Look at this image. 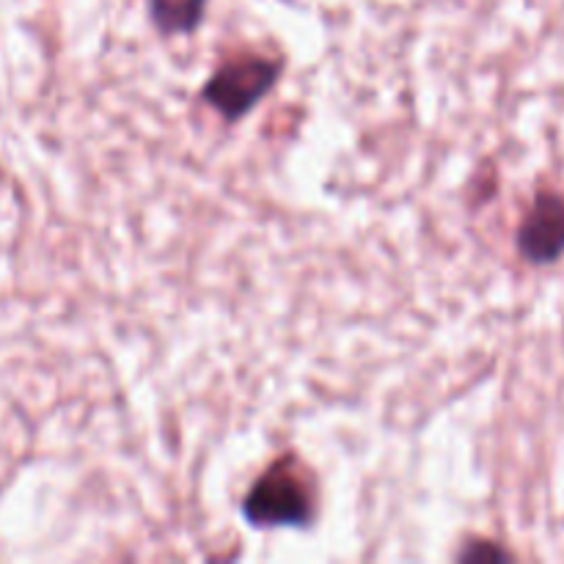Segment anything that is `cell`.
Wrapping results in <instances>:
<instances>
[{
  "label": "cell",
  "instance_id": "obj_1",
  "mask_svg": "<svg viewBox=\"0 0 564 564\" xmlns=\"http://www.w3.org/2000/svg\"><path fill=\"white\" fill-rule=\"evenodd\" d=\"M242 516L251 527L262 529L306 527L314 516V496L306 479L292 468V460H279L246 496Z\"/></svg>",
  "mask_w": 564,
  "mask_h": 564
},
{
  "label": "cell",
  "instance_id": "obj_3",
  "mask_svg": "<svg viewBox=\"0 0 564 564\" xmlns=\"http://www.w3.org/2000/svg\"><path fill=\"white\" fill-rule=\"evenodd\" d=\"M518 251L532 264H549L564 253V202L560 196H543L534 202L518 231Z\"/></svg>",
  "mask_w": 564,
  "mask_h": 564
},
{
  "label": "cell",
  "instance_id": "obj_2",
  "mask_svg": "<svg viewBox=\"0 0 564 564\" xmlns=\"http://www.w3.org/2000/svg\"><path fill=\"white\" fill-rule=\"evenodd\" d=\"M281 64L279 61L257 58H235L220 66L204 86V99L224 116L226 121H237L251 113L279 83Z\"/></svg>",
  "mask_w": 564,
  "mask_h": 564
},
{
  "label": "cell",
  "instance_id": "obj_4",
  "mask_svg": "<svg viewBox=\"0 0 564 564\" xmlns=\"http://www.w3.org/2000/svg\"><path fill=\"white\" fill-rule=\"evenodd\" d=\"M207 0H149L154 25L163 33H191L202 22Z\"/></svg>",
  "mask_w": 564,
  "mask_h": 564
}]
</instances>
